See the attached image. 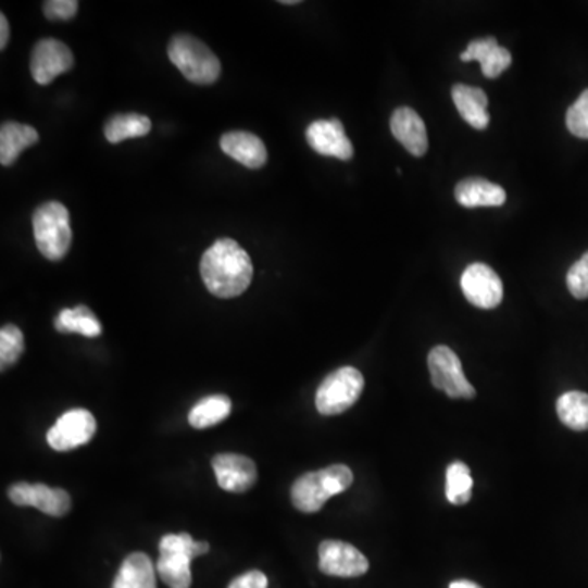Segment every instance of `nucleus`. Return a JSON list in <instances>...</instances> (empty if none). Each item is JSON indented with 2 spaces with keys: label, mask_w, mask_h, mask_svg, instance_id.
<instances>
[{
  "label": "nucleus",
  "mask_w": 588,
  "mask_h": 588,
  "mask_svg": "<svg viewBox=\"0 0 588 588\" xmlns=\"http://www.w3.org/2000/svg\"><path fill=\"white\" fill-rule=\"evenodd\" d=\"M352 483V470L346 464H334L326 470L304 474L292 484V505L304 513L320 512L330 497L339 496Z\"/></svg>",
  "instance_id": "f03ea898"
},
{
  "label": "nucleus",
  "mask_w": 588,
  "mask_h": 588,
  "mask_svg": "<svg viewBox=\"0 0 588 588\" xmlns=\"http://www.w3.org/2000/svg\"><path fill=\"white\" fill-rule=\"evenodd\" d=\"M54 327L61 334H80L86 337H99L102 326L87 306H77L74 310H63L54 321Z\"/></svg>",
  "instance_id": "4be33fe9"
},
{
  "label": "nucleus",
  "mask_w": 588,
  "mask_h": 588,
  "mask_svg": "<svg viewBox=\"0 0 588 588\" xmlns=\"http://www.w3.org/2000/svg\"><path fill=\"white\" fill-rule=\"evenodd\" d=\"M308 145L321 155L350 161L353 158V145L347 136L342 122L337 118L317 120L306 129Z\"/></svg>",
  "instance_id": "f8f14e48"
},
{
  "label": "nucleus",
  "mask_w": 588,
  "mask_h": 588,
  "mask_svg": "<svg viewBox=\"0 0 588 588\" xmlns=\"http://www.w3.org/2000/svg\"><path fill=\"white\" fill-rule=\"evenodd\" d=\"M32 506L51 516H64L71 510V497L64 489H53L45 484H34Z\"/></svg>",
  "instance_id": "a878e982"
},
{
  "label": "nucleus",
  "mask_w": 588,
  "mask_h": 588,
  "mask_svg": "<svg viewBox=\"0 0 588 588\" xmlns=\"http://www.w3.org/2000/svg\"><path fill=\"white\" fill-rule=\"evenodd\" d=\"M391 132L395 138L415 158L428 151L427 126L415 110L401 107L391 116Z\"/></svg>",
  "instance_id": "4468645a"
},
{
  "label": "nucleus",
  "mask_w": 588,
  "mask_h": 588,
  "mask_svg": "<svg viewBox=\"0 0 588 588\" xmlns=\"http://www.w3.org/2000/svg\"><path fill=\"white\" fill-rule=\"evenodd\" d=\"M559 418L565 427L575 431L588 430V395L581 391H568L558 399L555 404Z\"/></svg>",
  "instance_id": "412c9836"
},
{
  "label": "nucleus",
  "mask_w": 588,
  "mask_h": 588,
  "mask_svg": "<svg viewBox=\"0 0 588 588\" xmlns=\"http://www.w3.org/2000/svg\"><path fill=\"white\" fill-rule=\"evenodd\" d=\"M454 198L464 208L502 207L506 201V193L493 182L471 177L456 185Z\"/></svg>",
  "instance_id": "f3484780"
},
{
  "label": "nucleus",
  "mask_w": 588,
  "mask_h": 588,
  "mask_svg": "<svg viewBox=\"0 0 588 588\" xmlns=\"http://www.w3.org/2000/svg\"><path fill=\"white\" fill-rule=\"evenodd\" d=\"M370 562L355 546L343 541H323L320 546V568L333 577H360L368 572Z\"/></svg>",
  "instance_id": "9b49d317"
},
{
  "label": "nucleus",
  "mask_w": 588,
  "mask_h": 588,
  "mask_svg": "<svg viewBox=\"0 0 588 588\" xmlns=\"http://www.w3.org/2000/svg\"><path fill=\"white\" fill-rule=\"evenodd\" d=\"M565 125L572 135L580 139H588V89L575 100L574 105L567 110Z\"/></svg>",
  "instance_id": "cd10ccee"
},
{
  "label": "nucleus",
  "mask_w": 588,
  "mask_h": 588,
  "mask_svg": "<svg viewBox=\"0 0 588 588\" xmlns=\"http://www.w3.org/2000/svg\"><path fill=\"white\" fill-rule=\"evenodd\" d=\"M365 388L362 373L353 366H343L330 373L316 392V408L323 415H339L349 411Z\"/></svg>",
  "instance_id": "423d86ee"
},
{
  "label": "nucleus",
  "mask_w": 588,
  "mask_h": 588,
  "mask_svg": "<svg viewBox=\"0 0 588 588\" xmlns=\"http://www.w3.org/2000/svg\"><path fill=\"white\" fill-rule=\"evenodd\" d=\"M34 234L38 250L45 259H64L73 242L70 211L60 201H48L35 211Z\"/></svg>",
  "instance_id": "20e7f679"
},
{
  "label": "nucleus",
  "mask_w": 588,
  "mask_h": 588,
  "mask_svg": "<svg viewBox=\"0 0 588 588\" xmlns=\"http://www.w3.org/2000/svg\"><path fill=\"white\" fill-rule=\"evenodd\" d=\"M230 409V399L226 396H210V398L201 399L193 409H191L190 414H188V422H190L191 427L195 428H208L213 427V425L220 424L224 418L229 417Z\"/></svg>",
  "instance_id": "5701e85b"
},
{
  "label": "nucleus",
  "mask_w": 588,
  "mask_h": 588,
  "mask_svg": "<svg viewBox=\"0 0 588 588\" xmlns=\"http://www.w3.org/2000/svg\"><path fill=\"white\" fill-rule=\"evenodd\" d=\"M282 4L295 5V4H300V2H298V0H283Z\"/></svg>",
  "instance_id": "f704fd0d"
},
{
  "label": "nucleus",
  "mask_w": 588,
  "mask_h": 588,
  "mask_svg": "<svg viewBox=\"0 0 588 588\" xmlns=\"http://www.w3.org/2000/svg\"><path fill=\"white\" fill-rule=\"evenodd\" d=\"M168 60L184 74L185 79L198 86H210L220 79L221 63L216 54L190 35H177L168 43Z\"/></svg>",
  "instance_id": "39448f33"
},
{
  "label": "nucleus",
  "mask_w": 588,
  "mask_h": 588,
  "mask_svg": "<svg viewBox=\"0 0 588 588\" xmlns=\"http://www.w3.org/2000/svg\"><path fill=\"white\" fill-rule=\"evenodd\" d=\"M97 422L86 409H74L58 418L48 431V443L53 450L70 451L89 443L96 435Z\"/></svg>",
  "instance_id": "1a4fd4ad"
},
{
  "label": "nucleus",
  "mask_w": 588,
  "mask_h": 588,
  "mask_svg": "<svg viewBox=\"0 0 588 588\" xmlns=\"http://www.w3.org/2000/svg\"><path fill=\"white\" fill-rule=\"evenodd\" d=\"M9 43V22L4 14H0V50H5Z\"/></svg>",
  "instance_id": "473e14b6"
},
{
  "label": "nucleus",
  "mask_w": 588,
  "mask_h": 588,
  "mask_svg": "<svg viewBox=\"0 0 588 588\" xmlns=\"http://www.w3.org/2000/svg\"><path fill=\"white\" fill-rule=\"evenodd\" d=\"M113 588H158L154 565L145 552H133L123 561Z\"/></svg>",
  "instance_id": "aec40b11"
},
{
  "label": "nucleus",
  "mask_w": 588,
  "mask_h": 588,
  "mask_svg": "<svg viewBox=\"0 0 588 588\" xmlns=\"http://www.w3.org/2000/svg\"><path fill=\"white\" fill-rule=\"evenodd\" d=\"M38 139L40 136L37 129L32 126L24 123H4L0 128V164L4 167L14 164L25 149L37 145Z\"/></svg>",
  "instance_id": "6ab92c4d"
},
{
  "label": "nucleus",
  "mask_w": 588,
  "mask_h": 588,
  "mask_svg": "<svg viewBox=\"0 0 588 588\" xmlns=\"http://www.w3.org/2000/svg\"><path fill=\"white\" fill-rule=\"evenodd\" d=\"M450 588H480L479 585L474 584L471 580H456L451 581Z\"/></svg>",
  "instance_id": "72a5a7b5"
},
{
  "label": "nucleus",
  "mask_w": 588,
  "mask_h": 588,
  "mask_svg": "<svg viewBox=\"0 0 588 588\" xmlns=\"http://www.w3.org/2000/svg\"><path fill=\"white\" fill-rule=\"evenodd\" d=\"M217 484L227 492H247L257 483V467L250 458L224 453L213 458Z\"/></svg>",
  "instance_id": "ddd939ff"
},
{
  "label": "nucleus",
  "mask_w": 588,
  "mask_h": 588,
  "mask_svg": "<svg viewBox=\"0 0 588 588\" xmlns=\"http://www.w3.org/2000/svg\"><path fill=\"white\" fill-rule=\"evenodd\" d=\"M152 123L148 116L138 113L116 115L107 123L105 136L112 145L125 141V139L141 138L151 132Z\"/></svg>",
  "instance_id": "b1692460"
},
{
  "label": "nucleus",
  "mask_w": 588,
  "mask_h": 588,
  "mask_svg": "<svg viewBox=\"0 0 588 588\" xmlns=\"http://www.w3.org/2000/svg\"><path fill=\"white\" fill-rule=\"evenodd\" d=\"M9 497L18 506H32L34 499V484L18 483L9 489Z\"/></svg>",
  "instance_id": "2f4dec72"
},
{
  "label": "nucleus",
  "mask_w": 588,
  "mask_h": 588,
  "mask_svg": "<svg viewBox=\"0 0 588 588\" xmlns=\"http://www.w3.org/2000/svg\"><path fill=\"white\" fill-rule=\"evenodd\" d=\"M224 154L249 168H260L268 159L265 145L259 136L247 132H230L221 138Z\"/></svg>",
  "instance_id": "dca6fc26"
},
{
  "label": "nucleus",
  "mask_w": 588,
  "mask_h": 588,
  "mask_svg": "<svg viewBox=\"0 0 588 588\" xmlns=\"http://www.w3.org/2000/svg\"><path fill=\"white\" fill-rule=\"evenodd\" d=\"M461 61L463 63L477 61L480 64L484 77L497 79L500 74L509 70L510 64H512V54L506 48L500 47L496 38L487 37L471 41L466 50L461 53Z\"/></svg>",
  "instance_id": "2eb2a0df"
},
{
  "label": "nucleus",
  "mask_w": 588,
  "mask_h": 588,
  "mask_svg": "<svg viewBox=\"0 0 588 588\" xmlns=\"http://www.w3.org/2000/svg\"><path fill=\"white\" fill-rule=\"evenodd\" d=\"M451 97H453L454 105H456L458 112H460L461 118L473 126L474 129H486L490 123L489 112H487V93L483 89L477 87L464 86V84H456L451 89Z\"/></svg>",
  "instance_id": "a211bd4d"
},
{
  "label": "nucleus",
  "mask_w": 588,
  "mask_h": 588,
  "mask_svg": "<svg viewBox=\"0 0 588 588\" xmlns=\"http://www.w3.org/2000/svg\"><path fill=\"white\" fill-rule=\"evenodd\" d=\"M227 588H268V578L263 572L250 571L234 578Z\"/></svg>",
  "instance_id": "7c9ffc66"
},
{
  "label": "nucleus",
  "mask_w": 588,
  "mask_h": 588,
  "mask_svg": "<svg viewBox=\"0 0 588 588\" xmlns=\"http://www.w3.org/2000/svg\"><path fill=\"white\" fill-rule=\"evenodd\" d=\"M201 278L214 297L236 298L249 288L253 276L249 253L233 239H220L203 253Z\"/></svg>",
  "instance_id": "f257e3e1"
},
{
  "label": "nucleus",
  "mask_w": 588,
  "mask_h": 588,
  "mask_svg": "<svg viewBox=\"0 0 588 588\" xmlns=\"http://www.w3.org/2000/svg\"><path fill=\"white\" fill-rule=\"evenodd\" d=\"M158 574L171 588H190L191 559L207 554L210 545L195 541L188 533L167 535L159 545Z\"/></svg>",
  "instance_id": "7ed1b4c3"
},
{
  "label": "nucleus",
  "mask_w": 588,
  "mask_h": 588,
  "mask_svg": "<svg viewBox=\"0 0 588 588\" xmlns=\"http://www.w3.org/2000/svg\"><path fill=\"white\" fill-rule=\"evenodd\" d=\"M474 480L467 464L456 461L447 470V499L454 505H464L473 497Z\"/></svg>",
  "instance_id": "393cba45"
},
{
  "label": "nucleus",
  "mask_w": 588,
  "mask_h": 588,
  "mask_svg": "<svg viewBox=\"0 0 588 588\" xmlns=\"http://www.w3.org/2000/svg\"><path fill=\"white\" fill-rule=\"evenodd\" d=\"M464 297L473 306L493 310L503 300V285L496 270L486 263H473L461 276Z\"/></svg>",
  "instance_id": "6e6552de"
},
{
  "label": "nucleus",
  "mask_w": 588,
  "mask_h": 588,
  "mask_svg": "<svg viewBox=\"0 0 588 588\" xmlns=\"http://www.w3.org/2000/svg\"><path fill=\"white\" fill-rule=\"evenodd\" d=\"M431 385L451 399L476 398V389L464 375L461 360L447 346H438L428 353Z\"/></svg>",
  "instance_id": "0eeeda50"
},
{
  "label": "nucleus",
  "mask_w": 588,
  "mask_h": 588,
  "mask_svg": "<svg viewBox=\"0 0 588 588\" xmlns=\"http://www.w3.org/2000/svg\"><path fill=\"white\" fill-rule=\"evenodd\" d=\"M25 350L24 334L14 324H8L0 330V368H11Z\"/></svg>",
  "instance_id": "bb28decb"
},
{
  "label": "nucleus",
  "mask_w": 588,
  "mask_h": 588,
  "mask_svg": "<svg viewBox=\"0 0 588 588\" xmlns=\"http://www.w3.org/2000/svg\"><path fill=\"white\" fill-rule=\"evenodd\" d=\"M73 66V51L63 41L54 40V38L38 41L32 51V76L40 86H48Z\"/></svg>",
  "instance_id": "9d476101"
},
{
  "label": "nucleus",
  "mask_w": 588,
  "mask_h": 588,
  "mask_svg": "<svg viewBox=\"0 0 588 588\" xmlns=\"http://www.w3.org/2000/svg\"><path fill=\"white\" fill-rule=\"evenodd\" d=\"M77 0H48L43 4V14L50 21H71L77 14Z\"/></svg>",
  "instance_id": "c756f323"
},
{
  "label": "nucleus",
  "mask_w": 588,
  "mask_h": 588,
  "mask_svg": "<svg viewBox=\"0 0 588 588\" xmlns=\"http://www.w3.org/2000/svg\"><path fill=\"white\" fill-rule=\"evenodd\" d=\"M567 288L577 300L588 298V252H585L567 272Z\"/></svg>",
  "instance_id": "c85d7f7f"
}]
</instances>
